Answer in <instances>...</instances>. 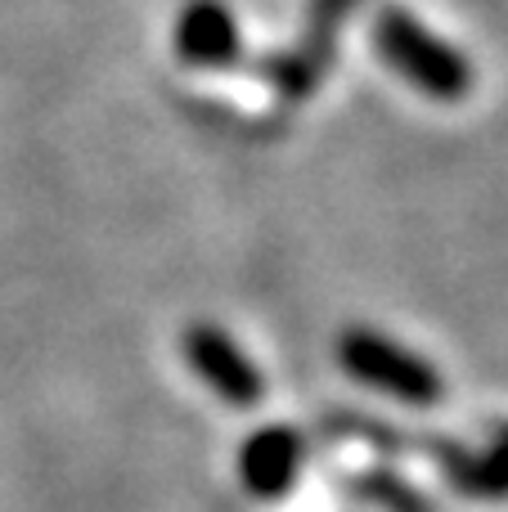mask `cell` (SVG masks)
<instances>
[{
	"label": "cell",
	"instance_id": "cell-1",
	"mask_svg": "<svg viewBox=\"0 0 508 512\" xmlns=\"http://www.w3.org/2000/svg\"><path fill=\"white\" fill-rule=\"evenodd\" d=\"M369 41H374V50L383 54V63L396 77L410 81L414 90H423L437 104H459L477 81L473 59L401 5L378 9L374 27H369Z\"/></svg>",
	"mask_w": 508,
	"mask_h": 512
},
{
	"label": "cell",
	"instance_id": "cell-2",
	"mask_svg": "<svg viewBox=\"0 0 508 512\" xmlns=\"http://www.w3.org/2000/svg\"><path fill=\"white\" fill-rule=\"evenodd\" d=\"M338 360L360 387L378 391L387 400H401L410 409H432L446 396V382L423 355L401 346L378 328H347L338 342Z\"/></svg>",
	"mask_w": 508,
	"mask_h": 512
},
{
	"label": "cell",
	"instance_id": "cell-3",
	"mask_svg": "<svg viewBox=\"0 0 508 512\" xmlns=\"http://www.w3.org/2000/svg\"><path fill=\"white\" fill-rule=\"evenodd\" d=\"M180 351H185L189 369L207 382V391H212L216 400H225V405L248 409L266 396V378H261V369L248 360V351H243L225 328H216V324L185 328Z\"/></svg>",
	"mask_w": 508,
	"mask_h": 512
},
{
	"label": "cell",
	"instance_id": "cell-4",
	"mask_svg": "<svg viewBox=\"0 0 508 512\" xmlns=\"http://www.w3.org/2000/svg\"><path fill=\"white\" fill-rule=\"evenodd\" d=\"M302 463H306V445L293 427L275 423V427H261L243 441L239 450V481L252 499H284L288 490L297 486L302 477Z\"/></svg>",
	"mask_w": 508,
	"mask_h": 512
},
{
	"label": "cell",
	"instance_id": "cell-5",
	"mask_svg": "<svg viewBox=\"0 0 508 512\" xmlns=\"http://www.w3.org/2000/svg\"><path fill=\"white\" fill-rule=\"evenodd\" d=\"M176 54L189 68H230L243 54L239 18L225 0H189L176 18Z\"/></svg>",
	"mask_w": 508,
	"mask_h": 512
},
{
	"label": "cell",
	"instance_id": "cell-6",
	"mask_svg": "<svg viewBox=\"0 0 508 512\" xmlns=\"http://www.w3.org/2000/svg\"><path fill=\"white\" fill-rule=\"evenodd\" d=\"M351 5H356V0H311V32H306V45L279 54L275 68H270L275 86L284 90L288 99L311 95V86L324 72V59H329V45H333V36L342 32V18L351 14Z\"/></svg>",
	"mask_w": 508,
	"mask_h": 512
},
{
	"label": "cell",
	"instance_id": "cell-7",
	"mask_svg": "<svg viewBox=\"0 0 508 512\" xmlns=\"http://www.w3.org/2000/svg\"><path fill=\"white\" fill-rule=\"evenodd\" d=\"M450 481L464 499H508V427L491 436V445L477 454L450 459Z\"/></svg>",
	"mask_w": 508,
	"mask_h": 512
}]
</instances>
